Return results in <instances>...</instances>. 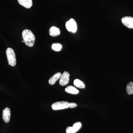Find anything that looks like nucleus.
<instances>
[{
    "instance_id": "1",
    "label": "nucleus",
    "mask_w": 133,
    "mask_h": 133,
    "mask_svg": "<svg viewBox=\"0 0 133 133\" xmlns=\"http://www.w3.org/2000/svg\"><path fill=\"white\" fill-rule=\"evenodd\" d=\"M22 35L25 44L28 47H33L35 41V37L33 32L29 30L25 29L23 31Z\"/></svg>"
},
{
    "instance_id": "2",
    "label": "nucleus",
    "mask_w": 133,
    "mask_h": 133,
    "mask_svg": "<svg viewBox=\"0 0 133 133\" xmlns=\"http://www.w3.org/2000/svg\"><path fill=\"white\" fill-rule=\"evenodd\" d=\"M9 64L11 66H15L16 64V58L14 50L11 48H8L6 51Z\"/></svg>"
},
{
    "instance_id": "3",
    "label": "nucleus",
    "mask_w": 133,
    "mask_h": 133,
    "mask_svg": "<svg viewBox=\"0 0 133 133\" xmlns=\"http://www.w3.org/2000/svg\"><path fill=\"white\" fill-rule=\"evenodd\" d=\"M69 102L67 101H59L53 103L51 105V107L54 110H61L69 108Z\"/></svg>"
},
{
    "instance_id": "4",
    "label": "nucleus",
    "mask_w": 133,
    "mask_h": 133,
    "mask_svg": "<svg viewBox=\"0 0 133 133\" xmlns=\"http://www.w3.org/2000/svg\"><path fill=\"white\" fill-rule=\"evenodd\" d=\"M65 26L67 30L70 32L75 33L77 31V23L74 19H71L66 23Z\"/></svg>"
},
{
    "instance_id": "5",
    "label": "nucleus",
    "mask_w": 133,
    "mask_h": 133,
    "mask_svg": "<svg viewBox=\"0 0 133 133\" xmlns=\"http://www.w3.org/2000/svg\"><path fill=\"white\" fill-rule=\"evenodd\" d=\"M70 74L67 71L64 72L59 78V84L61 86H65L67 85L69 81Z\"/></svg>"
},
{
    "instance_id": "6",
    "label": "nucleus",
    "mask_w": 133,
    "mask_h": 133,
    "mask_svg": "<svg viewBox=\"0 0 133 133\" xmlns=\"http://www.w3.org/2000/svg\"><path fill=\"white\" fill-rule=\"evenodd\" d=\"M82 124L80 122H77L73 125L72 127H68L66 129V133H76L81 129Z\"/></svg>"
},
{
    "instance_id": "7",
    "label": "nucleus",
    "mask_w": 133,
    "mask_h": 133,
    "mask_svg": "<svg viewBox=\"0 0 133 133\" xmlns=\"http://www.w3.org/2000/svg\"><path fill=\"white\" fill-rule=\"evenodd\" d=\"M122 22L127 28L133 29V17L125 16L122 19Z\"/></svg>"
},
{
    "instance_id": "8",
    "label": "nucleus",
    "mask_w": 133,
    "mask_h": 133,
    "mask_svg": "<svg viewBox=\"0 0 133 133\" xmlns=\"http://www.w3.org/2000/svg\"><path fill=\"white\" fill-rule=\"evenodd\" d=\"M10 110L9 108H6L3 111L2 118L6 123L9 122L10 118Z\"/></svg>"
},
{
    "instance_id": "9",
    "label": "nucleus",
    "mask_w": 133,
    "mask_h": 133,
    "mask_svg": "<svg viewBox=\"0 0 133 133\" xmlns=\"http://www.w3.org/2000/svg\"><path fill=\"white\" fill-rule=\"evenodd\" d=\"M17 1L19 4L27 9L30 8L33 4L32 0H17Z\"/></svg>"
},
{
    "instance_id": "10",
    "label": "nucleus",
    "mask_w": 133,
    "mask_h": 133,
    "mask_svg": "<svg viewBox=\"0 0 133 133\" xmlns=\"http://www.w3.org/2000/svg\"><path fill=\"white\" fill-rule=\"evenodd\" d=\"M49 32L50 36L52 37H56L60 35V30L57 27L52 26L50 29Z\"/></svg>"
},
{
    "instance_id": "11",
    "label": "nucleus",
    "mask_w": 133,
    "mask_h": 133,
    "mask_svg": "<svg viewBox=\"0 0 133 133\" xmlns=\"http://www.w3.org/2000/svg\"><path fill=\"white\" fill-rule=\"evenodd\" d=\"M61 75H62V74L60 72H57V73L54 74L49 79V84L51 85H54L56 83V81H57L58 79L60 78Z\"/></svg>"
},
{
    "instance_id": "12",
    "label": "nucleus",
    "mask_w": 133,
    "mask_h": 133,
    "mask_svg": "<svg viewBox=\"0 0 133 133\" xmlns=\"http://www.w3.org/2000/svg\"><path fill=\"white\" fill-rule=\"evenodd\" d=\"M65 91L66 92L72 94H77L79 92L78 90L74 87L71 85L65 88Z\"/></svg>"
},
{
    "instance_id": "13",
    "label": "nucleus",
    "mask_w": 133,
    "mask_h": 133,
    "mask_svg": "<svg viewBox=\"0 0 133 133\" xmlns=\"http://www.w3.org/2000/svg\"><path fill=\"white\" fill-rule=\"evenodd\" d=\"M74 85L76 87L79 88H85V85L83 81L78 79H76L74 81Z\"/></svg>"
},
{
    "instance_id": "14",
    "label": "nucleus",
    "mask_w": 133,
    "mask_h": 133,
    "mask_svg": "<svg viewBox=\"0 0 133 133\" xmlns=\"http://www.w3.org/2000/svg\"><path fill=\"white\" fill-rule=\"evenodd\" d=\"M126 91L128 95L133 94V83L130 82L127 85Z\"/></svg>"
},
{
    "instance_id": "15",
    "label": "nucleus",
    "mask_w": 133,
    "mask_h": 133,
    "mask_svg": "<svg viewBox=\"0 0 133 133\" xmlns=\"http://www.w3.org/2000/svg\"><path fill=\"white\" fill-rule=\"evenodd\" d=\"M51 48L52 50L55 51H59L62 50V46L60 44L56 43L52 44Z\"/></svg>"
},
{
    "instance_id": "16",
    "label": "nucleus",
    "mask_w": 133,
    "mask_h": 133,
    "mask_svg": "<svg viewBox=\"0 0 133 133\" xmlns=\"http://www.w3.org/2000/svg\"><path fill=\"white\" fill-rule=\"evenodd\" d=\"M77 106V104L74 103V102H71V103H69V107L70 108H74L76 107Z\"/></svg>"
},
{
    "instance_id": "17",
    "label": "nucleus",
    "mask_w": 133,
    "mask_h": 133,
    "mask_svg": "<svg viewBox=\"0 0 133 133\" xmlns=\"http://www.w3.org/2000/svg\"><path fill=\"white\" fill-rule=\"evenodd\" d=\"M22 42H24V41H22Z\"/></svg>"
}]
</instances>
